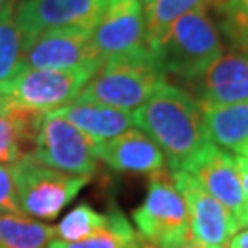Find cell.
I'll use <instances>...</instances> for the list:
<instances>
[{
  "label": "cell",
  "mask_w": 248,
  "mask_h": 248,
  "mask_svg": "<svg viewBox=\"0 0 248 248\" xmlns=\"http://www.w3.org/2000/svg\"><path fill=\"white\" fill-rule=\"evenodd\" d=\"M213 143L239 153L248 142V99L235 103H201Z\"/></svg>",
  "instance_id": "cell-17"
},
{
  "label": "cell",
  "mask_w": 248,
  "mask_h": 248,
  "mask_svg": "<svg viewBox=\"0 0 248 248\" xmlns=\"http://www.w3.org/2000/svg\"><path fill=\"white\" fill-rule=\"evenodd\" d=\"M108 213H110V222L105 230L72 243L53 239L48 248H151L140 237L136 228L129 224L127 217L120 210H112Z\"/></svg>",
  "instance_id": "cell-18"
},
{
  "label": "cell",
  "mask_w": 248,
  "mask_h": 248,
  "mask_svg": "<svg viewBox=\"0 0 248 248\" xmlns=\"http://www.w3.org/2000/svg\"><path fill=\"white\" fill-rule=\"evenodd\" d=\"M9 103V99L8 98H4V96H0V112L6 108V105Z\"/></svg>",
  "instance_id": "cell-29"
},
{
  "label": "cell",
  "mask_w": 248,
  "mask_h": 248,
  "mask_svg": "<svg viewBox=\"0 0 248 248\" xmlns=\"http://www.w3.org/2000/svg\"><path fill=\"white\" fill-rule=\"evenodd\" d=\"M24 53L28 68L66 70L79 66H101V59L92 43V30L85 28L45 31L24 43Z\"/></svg>",
  "instance_id": "cell-10"
},
{
  "label": "cell",
  "mask_w": 248,
  "mask_h": 248,
  "mask_svg": "<svg viewBox=\"0 0 248 248\" xmlns=\"http://www.w3.org/2000/svg\"><path fill=\"white\" fill-rule=\"evenodd\" d=\"M133 221L151 248H177L193 241L187 204L168 169L151 175L147 195L133 212Z\"/></svg>",
  "instance_id": "cell-5"
},
{
  "label": "cell",
  "mask_w": 248,
  "mask_h": 248,
  "mask_svg": "<svg viewBox=\"0 0 248 248\" xmlns=\"http://www.w3.org/2000/svg\"><path fill=\"white\" fill-rule=\"evenodd\" d=\"M13 2H15V0H0V18H2V15L6 13V9H8Z\"/></svg>",
  "instance_id": "cell-28"
},
{
  "label": "cell",
  "mask_w": 248,
  "mask_h": 248,
  "mask_svg": "<svg viewBox=\"0 0 248 248\" xmlns=\"http://www.w3.org/2000/svg\"><path fill=\"white\" fill-rule=\"evenodd\" d=\"M53 114L66 118L83 133L96 142H107L118 134L133 129V116L116 107L96 101H72L68 105L53 110Z\"/></svg>",
  "instance_id": "cell-15"
},
{
  "label": "cell",
  "mask_w": 248,
  "mask_h": 248,
  "mask_svg": "<svg viewBox=\"0 0 248 248\" xmlns=\"http://www.w3.org/2000/svg\"><path fill=\"white\" fill-rule=\"evenodd\" d=\"M219 30L237 53H248V0H213Z\"/></svg>",
  "instance_id": "cell-22"
},
{
  "label": "cell",
  "mask_w": 248,
  "mask_h": 248,
  "mask_svg": "<svg viewBox=\"0 0 248 248\" xmlns=\"http://www.w3.org/2000/svg\"><path fill=\"white\" fill-rule=\"evenodd\" d=\"M92 43L101 62L116 57H134L151 52L145 35V15L138 0H107Z\"/></svg>",
  "instance_id": "cell-8"
},
{
  "label": "cell",
  "mask_w": 248,
  "mask_h": 248,
  "mask_svg": "<svg viewBox=\"0 0 248 248\" xmlns=\"http://www.w3.org/2000/svg\"><path fill=\"white\" fill-rule=\"evenodd\" d=\"M228 248H248V228L239 232V233H235L228 241Z\"/></svg>",
  "instance_id": "cell-26"
},
{
  "label": "cell",
  "mask_w": 248,
  "mask_h": 248,
  "mask_svg": "<svg viewBox=\"0 0 248 248\" xmlns=\"http://www.w3.org/2000/svg\"><path fill=\"white\" fill-rule=\"evenodd\" d=\"M213 0H153L145 8V35L151 52L168 31V28L191 9L210 6Z\"/></svg>",
  "instance_id": "cell-21"
},
{
  "label": "cell",
  "mask_w": 248,
  "mask_h": 248,
  "mask_svg": "<svg viewBox=\"0 0 248 248\" xmlns=\"http://www.w3.org/2000/svg\"><path fill=\"white\" fill-rule=\"evenodd\" d=\"M239 155H243V156H248V142L241 147V151H239Z\"/></svg>",
  "instance_id": "cell-30"
},
{
  "label": "cell",
  "mask_w": 248,
  "mask_h": 248,
  "mask_svg": "<svg viewBox=\"0 0 248 248\" xmlns=\"http://www.w3.org/2000/svg\"><path fill=\"white\" fill-rule=\"evenodd\" d=\"M235 169H237V173H239V178H241V184H243V189H245V193L248 197V156H235Z\"/></svg>",
  "instance_id": "cell-25"
},
{
  "label": "cell",
  "mask_w": 248,
  "mask_h": 248,
  "mask_svg": "<svg viewBox=\"0 0 248 248\" xmlns=\"http://www.w3.org/2000/svg\"><path fill=\"white\" fill-rule=\"evenodd\" d=\"M177 248H219V247H208V245H202V243H199V241H189L186 245H180Z\"/></svg>",
  "instance_id": "cell-27"
},
{
  "label": "cell",
  "mask_w": 248,
  "mask_h": 248,
  "mask_svg": "<svg viewBox=\"0 0 248 248\" xmlns=\"http://www.w3.org/2000/svg\"><path fill=\"white\" fill-rule=\"evenodd\" d=\"M0 213L24 215L22 210H20V204H18L11 168L4 166V164H0Z\"/></svg>",
  "instance_id": "cell-24"
},
{
  "label": "cell",
  "mask_w": 248,
  "mask_h": 248,
  "mask_svg": "<svg viewBox=\"0 0 248 248\" xmlns=\"http://www.w3.org/2000/svg\"><path fill=\"white\" fill-rule=\"evenodd\" d=\"M98 143L66 118L46 112L33 155L43 164L70 175H92L98 168Z\"/></svg>",
  "instance_id": "cell-7"
},
{
  "label": "cell",
  "mask_w": 248,
  "mask_h": 248,
  "mask_svg": "<svg viewBox=\"0 0 248 248\" xmlns=\"http://www.w3.org/2000/svg\"><path fill=\"white\" fill-rule=\"evenodd\" d=\"M108 222H110V213H99L90 204L81 202L62 217L61 222L55 226V232L61 241L72 243L105 230Z\"/></svg>",
  "instance_id": "cell-23"
},
{
  "label": "cell",
  "mask_w": 248,
  "mask_h": 248,
  "mask_svg": "<svg viewBox=\"0 0 248 248\" xmlns=\"http://www.w3.org/2000/svg\"><path fill=\"white\" fill-rule=\"evenodd\" d=\"M107 0H20L15 4V20L24 43L50 30H94Z\"/></svg>",
  "instance_id": "cell-9"
},
{
  "label": "cell",
  "mask_w": 248,
  "mask_h": 248,
  "mask_svg": "<svg viewBox=\"0 0 248 248\" xmlns=\"http://www.w3.org/2000/svg\"><path fill=\"white\" fill-rule=\"evenodd\" d=\"M186 173H189L226 210H230L239 228L248 226V197L241 184L233 156L213 145L186 169Z\"/></svg>",
  "instance_id": "cell-12"
},
{
  "label": "cell",
  "mask_w": 248,
  "mask_h": 248,
  "mask_svg": "<svg viewBox=\"0 0 248 248\" xmlns=\"http://www.w3.org/2000/svg\"><path fill=\"white\" fill-rule=\"evenodd\" d=\"M55 237L57 232L50 224L0 213V248H48Z\"/></svg>",
  "instance_id": "cell-19"
},
{
  "label": "cell",
  "mask_w": 248,
  "mask_h": 248,
  "mask_svg": "<svg viewBox=\"0 0 248 248\" xmlns=\"http://www.w3.org/2000/svg\"><path fill=\"white\" fill-rule=\"evenodd\" d=\"M131 116L133 124L158 143L171 171H186L215 145L204 124L199 99L169 83Z\"/></svg>",
  "instance_id": "cell-1"
},
{
  "label": "cell",
  "mask_w": 248,
  "mask_h": 248,
  "mask_svg": "<svg viewBox=\"0 0 248 248\" xmlns=\"http://www.w3.org/2000/svg\"><path fill=\"white\" fill-rule=\"evenodd\" d=\"M46 112L31 110L9 99L0 112V164L8 166L28 155V147H35L39 127Z\"/></svg>",
  "instance_id": "cell-16"
},
{
  "label": "cell",
  "mask_w": 248,
  "mask_h": 248,
  "mask_svg": "<svg viewBox=\"0 0 248 248\" xmlns=\"http://www.w3.org/2000/svg\"><path fill=\"white\" fill-rule=\"evenodd\" d=\"M138 2L142 4L143 8H147V6H149V4H151V2H153V0H138Z\"/></svg>",
  "instance_id": "cell-31"
},
{
  "label": "cell",
  "mask_w": 248,
  "mask_h": 248,
  "mask_svg": "<svg viewBox=\"0 0 248 248\" xmlns=\"http://www.w3.org/2000/svg\"><path fill=\"white\" fill-rule=\"evenodd\" d=\"M26 66L24 39L15 20V2L0 18V85L17 78Z\"/></svg>",
  "instance_id": "cell-20"
},
{
  "label": "cell",
  "mask_w": 248,
  "mask_h": 248,
  "mask_svg": "<svg viewBox=\"0 0 248 248\" xmlns=\"http://www.w3.org/2000/svg\"><path fill=\"white\" fill-rule=\"evenodd\" d=\"M186 87L199 103H235L248 99V53H222Z\"/></svg>",
  "instance_id": "cell-13"
},
{
  "label": "cell",
  "mask_w": 248,
  "mask_h": 248,
  "mask_svg": "<svg viewBox=\"0 0 248 248\" xmlns=\"http://www.w3.org/2000/svg\"><path fill=\"white\" fill-rule=\"evenodd\" d=\"M98 158L122 173H143L151 177L166 171V155L140 129H129L107 142H99Z\"/></svg>",
  "instance_id": "cell-14"
},
{
  "label": "cell",
  "mask_w": 248,
  "mask_h": 248,
  "mask_svg": "<svg viewBox=\"0 0 248 248\" xmlns=\"http://www.w3.org/2000/svg\"><path fill=\"white\" fill-rule=\"evenodd\" d=\"M208 11L210 6H202L184 13L153 48L166 76H175L184 83L193 81L224 53L221 33Z\"/></svg>",
  "instance_id": "cell-2"
},
{
  "label": "cell",
  "mask_w": 248,
  "mask_h": 248,
  "mask_svg": "<svg viewBox=\"0 0 248 248\" xmlns=\"http://www.w3.org/2000/svg\"><path fill=\"white\" fill-rule=\"evenodd\" d=\"M171 178L187 204L193 241L208 247L224 248L239 230V224L230 210L213 199L186 171H171Z\"/></svg>",
  "instance_id": "cell-11"
},
{
  "label": "cell",
  "mask_w": 248,
  "mask_h": 248,
  "mask_svg": "<svg viewBox=\"0 0 248 248\" xmlns=\"http://www.w3.org/2000/svg\"><path fill=\"white\" fill-rule=\"evenodd\" d=\"M96 72L98 68L92 66L66 70L26 68L17 78L0 85V96L31 110L53 112L76 101L83 87L92 79Z\"/></svg>",
  "instance_id": "cell-6"
},
{
  "label": "cell",
  "mask_w": 248,
  "mask_h": 248,
  "mask_svg": "<svg viewBox=\"0 0 248 248\" xmlns=\"http://www.w3.org/2000/svg\"><path fill=\"white\" fill-rule=\"evenodd\" d=\"M17 199L24 215L52 221L90 182L89 175H70L43 164L33 153L11 166Z\"/></svg>",
  "instance_id": "cell-4"
},
{
  "label": "cell",
  "mask_w": 248,
  "mask_h": 248,
  "mask_svg": "<svg viewBox=\"0 0 248 248\" xmlns=\"http://www.w3.org/2000/svg\"><path fill=\"white\" fill-rule=\"evenodd\" d=\"M166 83V72L153 53L116 57L101 62L78 101H96L129 112L142 107Z\"/></svg>",
  "instance_id": "cell-3"
}]
</instances>
